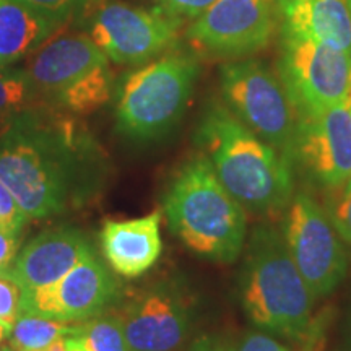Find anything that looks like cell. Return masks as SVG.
Wrapping results in <instances>:
<instances>
[{
	"mask_svg": "<svg viewBox=\"0 0 351 351\" xmlns=\"http://www.w3.org/2000/svg\"><path fill=\"white\" fill-rule=\"evenodd\" d=\"M195 145L219 182L254 217L283 212L295 195V173L276 148L230 109L213 104L195 132Z\"/></svg>",
	"mask_w": 351,
	"mask_h": 351,
	"instance_id": "7a4b0ae2",
	"label": "cell"
},
{
	"mask_svg": "<svg viewBox=\"0 0 351 351\" xmlns=\"http://www.w3.org/2000/svg\"><path fill=\"white\" fill-rule=\"evenodd\" d=\"M7 337H10V330L5 326H2L0 324V348H2V341L7 339Z\"/></svg>",
	"mask_w": 351,
	"mask_h": 351,
	"instance_id": "1f68e13d",
	"label": "cell"
},
{
	"mask_svg": "<svg viewBox=\"0 0 351 351\" xmlns=\"http://www.w3.org/2000/svg\"><path fill=\"white\" fill-rule=\"evenodd\" d=\"M228 351H291L269 332L247 330L236 340L228 341Z\"/></svg>",
	"mask_w": 351,
	"mask_h": 351,
	"instance_id": "d4e9b609",
	"label": "cell"
},
{
	"mask_svg": "<svg viewBox=\"0 0 351 351\" xmlns=\"http://www.w3.org/2000/svg\"><path fill=\"white\" fill-rule=\"evenodd\" d=\"M106 62V54L88 34H67L39 47L26 70L38 96L51 103L57 95Z\"/></svg>",
	"mask_w": 351,
	"mask_h": 351,
	"instance_id": "9a60e30c",
	"label": "cell"
},
{
	"mask_svg": "<svg viewBox=\"0 0 351 351\" xmlns=\"http://www.w3.org/2000/svg\"><path fill=\"white\" fill-rule=\"evenodd\" d=\"M65 351H88L82 339L78 337V322L73 324L72 332L65 337Z\"/></svg>",
	"mask_w": 351,
	"mask_h": 351,
	"instance_id": "4dcf8cb0",
	"label": "cell"
},
{
	"mask_svg": "<svg viewBox=\"0 0 351 351\" xmlns=\"http://www.w3.org/2000/svg\"><path fill=\"white\" fill-rule=\"evenodd\" d=\"M228 109L283 156L295 137L298 116L280 78L257 60L225 64L219 70Z\"/></svg>",
	"mask_w": 351,
	"mask_h": 351,
	"instance_id": "52a82bcc",
	"label": "cell"
},
{
	"mask_svg": "<svg viewBox=\"0 0 351 351\" xmlns=\"http://www.w3.org/2000/svg\"><path fill=\"white\" fill-rule=\"evenodd\" d=\"M274 21L267 0H217L186 32L195 51L212 57H243L270 43Z\"/></svg>",
	"mask_w": 351,
	"mask_h": 351,
	"instance_id": "4fadbf2b",
	"label": "cell"
},
{
	"mask_svg": "<svg viewBox=\"0 0 351 351\" xmlns=\"http://www.w3.org/2000/svg\"><path fill=\"white\" fill-rule=\"evenodd\" d=\"M283 34L326 44L351 56V10L346 0H280Z\"/></svg>",
	"mask_w": 351,
	"mask_h": 351,
	"instance_id": "e0dca14e",
	"label": "cell"
},
{
	"mask_svg": "<svg viewBox=\"0 0 351 351\" xmlns=\"http://www.w3.org/2000/svg\"><path fill=\"white\" fill-rule=\"evenodd\" d=\"M179 26L161 8L134 7L116 0L95 12L88 36L112 62L138 65L169 49Z\"/></svg>",
	"mask_w": 351,
	"mask_h": 351,
	"instance_id": "30bf717a",
	"label": "cell"
},
{
	"mask_svg": "<svg viewBox=\"0 0 351 351\" xmlns=\"http://www.w3.org/2000/svg\"><path fill=\"white\" fill-rule=\"evenodd\" d=\"M21 288L8 271H0V324L12 332L19 315Z\"/></svg>",
	"mask_w": 351,
	"mask_h": 351,
	"instance_id": "cb8c5ba5",
	"label": "cell"
},
{
	"mask_svg": "<svg viewBox=\"0 0 351 351\" xmlns=\"http://www.w3.org/2000/svg\"><path fill=\"white\" fill-rule=\"evenodd\" d=\"M350 333H351V317H350Z\"/></svg>",
	"mask_w": 351,
	"mask_h": 351,
	"instance_id": "d590c367",
	"label": "cell"
},
{
	"mask_svg": "<svg viewBox=\"0 0 351 351\" xmlns=\"http://www.w3.org/2000/svg\"><path fill=\"white\" fill-rule=\"evenodd\" d=\"M20 236L0 228V271L10 270L16 254H19Z\"/></svg>",
	"mask_w": 351,
	"mask_h": 351,
	"instance_id": "f1b7e54d",
	"label": "cell"
},
{
	"mask_svg": "<svg viewBox=\"0 0 351 351\" xmlns=\"http://www.w3.org/2000/svg\"><path fill=\"white\" fill-rule=\"evenodd\" d=\"M73 324L60 322L33 314H19L10 332V345L15 351L44 350L72 332Z\"/></svg>",
	"mask_w": 351,
	"mask_h": 351,
	"instance_id": "ffe728a7",
	"label": "cell"
},
{
	"mask_svg": "<svg viewBox=\"0 0 351 351\" xmlns=\"http://www.w3.org/2000/svg\"><path fill=\"white\" fill-rule=\"evenodd\" d=\"M295 178L324 192L351 179L350 99L317 116L298 119L295 137L285 156Z\"/></svg>",
	"mask_w": 351,
	"mask_h": 351,
	"instance_id": "9c48e42d",
	"label": "cell"
},
{
	"mask_svg": "<svg viewBox=\"0 0 351 351\" xmlns=\"http://www.w3.org/2000/svg\"><path fill=\"white\" fill-rule=\"evenodd\" d=\"M280 78L298 119L345 103L351 90V56L309 39L285 36Z\"/></svg>",
	"mask_w": 351,
	"mask_h": 351,
	"instance_id": "ba28073f",
	"label": "cell"
},
{
	"mask_svg": "<svg viewBox=\"0 0 351 351\" xmlns=\"http://www.w3.org/2000/svg\"><path fill=\"white\" fill-rule=\"evenodd\" d=\"M324 210L340 238L351 244V179L335 191L327 192Z\"/></svg>",
	"mask_w": 351,
	"mask_h": 351,
	"instance_id": "603a6c76",
	"label": "cell"
},
{
	"mask_svg": "<svg viewBox=\"0 0 351 351\" xmlns=\"http://www.w3.org/2000/svg\"><path fill=\"white\" fill-rule=\"evenodd\" d=\"M19 2L32 7L33 10L43 13V15L65 23L70 16L85 8L90 0H19Z\"/></svg>",
	"mask_w": 351,
	"mask_h": 351,
	"instance_id": "484cf974",
	"label": "cell"
},
{
	"mask_svg": "<svg viewBox=\"0 0 351 351\" xmlns=\"http://www.w3.org/2000/svg\"><path fill=\"white\" fill-rule=\"evenodd\" d=\"M289 256L315 300L332 295L348 271L343 239L326 210L307 192H295L280 225Z\"/></svg>",
	"mask_w": 351,
	"mask_h": 351,
	"instance_id": "8992f818",
	"label": "cell"
},
{
	"mask_svg": "<svg viewBox=\"0 0 351 351\" xmlns=\"http://www.w3.org/2000/svg\"><path fill=\"white\" fill-rule=\"evenodd\" d=\"M112 88L114 78L109 62L101 64L75 85L69 86L62 93L57 95L51 104L64 111L83 116L104 106L111 99Z\"/></svg>",
	"mask_w": 351,
	"mask_h": 351,
	"instance_id": "d6986e66",
	"label": "cell"
},
{
	"mask_svg": "<svg viewBox=\"0 0 351 351\" xmlns=\"http://www.w3.org/2000/svg\"><path fill=\"white\" fill-rule=\"evenodd\" d=\"M160 225V212L104 223L101 245L109 267L124 278H138L147 274L163 252Z\"/></svg>",
	"mask_w": 351,
	"mask_h": 351,
	"instance_id": "2e32d148",
	"label": "cell"
},
{
	"mask_svg": "<svg viewBox=\"0 0 351 351\" xmlns=\"http://www.w3.org/2000/svg\"><path fill=\"white\" fill-rule=\"evenodd\" d=\"M103 152L75 121L26 108L0 130V182L29 219L80 207L103 186Z\"/></svg>",
	"mask_w": 351,
	"mask_h": 351,
	"instance_id": "6da1fadb",
	"label": "cell"
},
{
	"mask_svg": "<svg viewBox=\"0 0 351 351\" xmlns=\"http://www.w3.org/2000/svg\"><path fill=\"white\" fill-rule=\"evenodd\" d=\"M119 287L111 271L90 251L56 283L23 289L19 314H33L60 322L77 324L103 314L117 300Z\"/></svg>",
	"mask_w": 351,
	"mask_h": 351,
	"instance_id": "8fae6325",
	"label": "cell"
},
{
	"mask_svg": "<svg viewBox=\"0 0 351 351\" xmlns=\"http://www.w3.org/2000/svg\"><path fill=\"white\" fill-rule=\"evenodd\" d=\"M62 25L19 0H0V67L38 51Z\"/></svg>",
	"mask_w": 351,
	"mask_h": 351,
	"instance_id": "ac0fdd59",
	"label": "cell"
},
{
	"mask_svg": "<svg viewBox=\"0 0 351 351\" xmlns=\"http://www.w3.org/2000/svg\"><path fill=\"white\" fill-rule=\"evenodd\" d=\"M78 337L88 351H130L121 314H99L78 322Z\"/></svg>",
	"mask_w": 351,
	"mask_h": 351,
	"instance_id": "44dd1931",
	"label": "cell"
},
{
	"mask_svg": "<svg viewBox=\"0 0 351 351\" xmlns=\"http://www.w3.org/2000/svg\"><path fill=\"white\" fill-rule=\"evenodd\" d=\"M189 351H228V340L217 335H202L191 345Z\"/></svg>",
	"mask_w": 351,
	"mask_h": 351,
	"instance_id": "f546056e",
	"label": "cell"
},
{
	"mask_svg": "<svg viewBox=\"0 0 351 351\" xmlns=\"http://www.w3.org/2000/svg\"><path fill=\"white\" fill-rule=\"evenodd\" d=\"M0 351H15V350H13L10 345H7V346H2V348H0Z\"/></svg>",
	"mask_w": 351,
	"mask_h": 351,
	"instance_id": "d6a6232c",
	"label": "cell"
},
{
	"mask_svg": "<svg viewBox=\"0 0 351 351\" xmlns=\"http://www.w3.org/2000/svg\"><path fill=\"white\" fill-rule=\"evenodd\" d=\"M191 54H168L129 73L116 103V130L138 143L166 137L186 112L199 77Z\"/></svg>",
	"mask_w": 351,
	"mask_h": 351,
	"instance_id": "5b68a950",
	"label": "cell"
},
{
	"mask_svg": "<svg viewBox=\"0 0 351 351\" xmlns=\"http://www.w3.org/2000/svg\"><path fill=\"white\" fill-rule=\"evenodd\" d=\"M217 0H158V8L179 23L195 20Z\"/></svg>",
	"mask_w": 351,
	"mask_h": 351,
	"instance_id": "4316f807",
	"label": "cell"
},
{
	"mask_svg": "<svg viewBox=\"0 0 351 351\" xmlns=\"http://www.w3.org/2000/svg\"><path fill=\"white\" fill-rule=\"evenodd\" d=\"M194 295L178 280L145 289L122 311L130 351H178L191 332Z\"/></svg>",
	"mask_w": 351,
	"mask_h": 351,
	"instance_id": "7c38bea8",
	"label": "cell"
},
{
	"mask_svg": "<svg viewBox=\"0 0 351 351\" xmlns=\"http://www.w3.org/2000/svg\"><path fill=\"white\" fill-rule=\"evenodd\" d=\"M28 217L21 212V208L13 199V195L8 192V189L0 182V228L19 234L23 226L28 223Z\"/></svg>",
	"mask_w": 351,
	"mask_h": 351,
	"instance_id": "83f0119b",
	"label": "cell"
},
{
	"mask_svg": "<svg viewBox=\"0 0 351 351\" xmlns=\"http://www.w3.org/2000/svg\"><path fill=\"white\" fill-rule=\"evenodd\" d=\"M239 300L257 328L293 341L313 340L315 298L293 262L280 230L262 225L245 241Z\"/></svg>",
	"mask_w": 351,
	"mask_h": 351,
	"instance_id": "3957f363",
	"label": "cell"
},
{
	"mask_svg": "<svg viewBox=\"0 0 351 351\" xmlns=\"http://www.w3.org/2000/svg\"><path fill=\"white\" fill-rule=\"evenodd\" d=\"M36 98L28 70L0 67V117L7 119L23 111Z\"/></svg>",
	"mask_w": 351,
	"mask_h": 351,
	"instance_id": "7402d4cb",
	"label": "cell"
},
{
	"mask_svg": "<svg viewBox=\"0 0 351 351\" xmlns=\"http://www.w3.org/2000/svg\"><path fill=\"white\" fill-rule=\"evenodd\" d=\"M93 251L86 236L75 228H56L38 234L16 254L8 274L23 289L56 283Z\"/></svg>",
	"mask_w": 351,
	"mask_h": 351,
	"instance_id": "5bb4252c",
	"label": "cell"
},
{
	"mask_svg": "<svg viewBox=\"0 0 351 351\" xmlns=\"http://www.w3.org/2000/svg\"><path fill=\"white\" fill-rule=\"evenodd\" d=\"M346 3H348V7H350V10H351V0H346Z\"/></svg>",
	"mask_w": 351,
	"mask_h": 351,
	"instance_id": "836d02e7",
	"label": "cell"
},
{
	"mask_svg": "<svg viewBox=\"0 0 351 351\" xmlns=\"http://www.w3.org/2000/svg\"><path fill=\"white\" fill-rule=\"evenodd\" d=\"M163 212L173 234L197 256L232 263L244 251L245 210L200 153L176 171L163 197Z\"/></svg>",
	"mask_w": 351,
	"mask_h": 351,
	"instance_id": "277c9868",
	"label": "cell"
},
{
	"mask_svg": "<svg viewBox=\"0 0 351 351\" xmlns=\"http://www.w3.org/2000/svg\"><path fill=\"white\" fill-rule=\"evenodd\" d=\"M348 99H350V106H351V90H350V98Z\"/></svg>",
	"mask_w": 351,
	"mask_h": 351,
	"instance_id": "e575fe53",
	"label": "cell"
}]
</instances>
